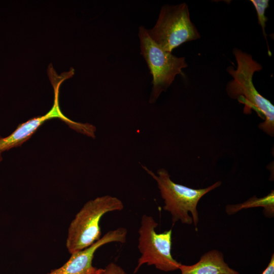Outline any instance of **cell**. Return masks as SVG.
<instances>
[{"mask_svg":"<svg viewBox=\"0 0 274 274\" xmlns=\"http://www.w3.org/2000/svg\"><path fill=\"white\" fill-rule=\"evenodd\" d=\"M122 201L106 195L87 201L76 215L68 229L66 247L71 254L88 248L101 237L99 222L106 213L123 210Z\"/></svg>","mask_w":274,"mask_h":274,"instance_id":"3957f363","label":"cell"},{"mask_svg":"<svg viewBox=\"0 0 274 274\" xmlns=\"http://www.w3.org/2000/svg\"><path fill=\"white\" fill-rule=\"evenodd\" d=\"M255 207H262L265 216L273 217L274 216V191L272 190L266 196L258 198L255 195L247 201L236 204L227 205L225 208L226 213L233 215L237 212L246 209Z\"/></svg>","mask_w":274,"mask_h":274,"instance_id":"30bf717a","label":"cell"},{"mask_svg":"<svg viewBox=\"0 0 274 274\" xmlns=\"http://www.w3.org/2000/svg\"><path fill=\"white\" fill-rule=\"evenodd\" d=\"M147 31L156 44L169 52L185 42L200 38L185 3L162 6L155 24Z\"/></svg>","mask_w":274,"mask_h":274,"instance_id":"5b68a950","label":"cell"},{"mask_svg":"<svg viewBox=\"0 0 274 274\" xmlns=\"http://www.w3.org/2000/svg\"><path fill=\"white\" fill-rule=\"evenodd\" d=\"M144 169L154 179L164 200V210L172 215L173 224L180 220L183 224H191L193 222L196 227L199 221L197 210L200 198L209 192L220 186L221 181L201 189H193L173 181L168 172L164 168L157 171V175L142 165Z\"/></svg>","mask_w":274,"mask_h":274,"instance_id":"7a4b0ae2","label":"cell"},{"mask_svg":"<svg viewBox=\"0 0 274 274\" xmlns=\"http://www.w3.org/2000/svg\"><path fill=\"white\" fill-rule=\"evenodd\" d=\"M103 274H127V273L120 266L112 262L104 269Z\"/></svg>","mask_w":274,"mask_h":274,"instance_id":"7c38bea8","label":"cell"},{"mask_svg":"<svg viewBox=\"0 0 274 274\" xmlns=\"http://www.w3.org/2000/svg\"><path fill=\"white\" fill-rule=\"evenodd\" d=\"M262 274H274V255L272 254L270 260Z\"/></svg>","mask_w":274,"mask_h":274,"instance_id":"4fadbf2b","label":"cell"},{"mask_svg":"<svg viewBox=\"0 0 274 274\" xmlns=\"http://www.w3.org/2000/svg\"><path fill=\"white\" fill-rule=\"evenodd\" d=\"M1 153H2L0 152V161L2 160V156H1Z\"/></svg>","mask_w":274,"mask_h":274,"instance_id":"9a60e30c","label":"cell"},{"mask_svg":"<svg viewBox=\"0 0 274 274\" xmlns=\"http://www.w3.org/2000/svg\"><path fill=\"white\" fill-rule=\"evenodd\" d=\"M58 91L55 90L54 102L52 109L45 115L35 117L18 126L16 129L6 138L0 137V152L20 146L29 139L45 121L52 118H59L77 131L91 138H95L96 128L88 123L73 121L61 113L58 104Z\"/></svg>","mask_w":274,"mask_h":274,"instance_id":"52a82bcc","label":"cell"},{"mask_svg":"<svg viewBox=\"0 0 274 274\" xmlns=\"http://www.w3.org/2000/svg\"><path fill=\"white\" fill-rule=\"evenodd\" d=\"M179 269L181 274H240L229 266L224 261L222 253L217 250L205 253L193 265L181 264Z\"/></svg>","mask_w":274,"mask_h":274,"instance_id":"9c48e42d","label":"cell"},{"mask_svg":"<svg viewBox=\"0 0 274 274\" xmlns=\"http://www.w3.org/2000/svg\"><path fill=\"white\" fill-rule=\"evenodd\" d=\"M138 36L141 54L153 77L149 102L154 104L171 85L176 76L182 74L187 64L185 57L176 56L160 48L152 40L144 26L139 27Z\"/></svg>","mask_w":274,"mask_h":274,"instance_id":"277c9868","label":"cell"},{"mask_svg":"<svg viewBox=\"0 0 274 274\" xmlns=\"http://www.w3.org/2000/svg\"><path fill=\"white\" fill-rule=\"evenodd\" d=\"M104 271V269L100 268L99 270L97 272L93 274H103Z\"/></svg>","mask_w":274,"mask_h":274,"instance_id":"5bb4252c","label":"cell"},{"mask_svg":"<svg viewBox=\"0 0 274 274\" xmlns=\"http://www.w3.org/2000/svg\"><path fill=\"white\" fill-rule=\"evenodd\" d=\"M127 231L124 227L110 230L90 247L71 254L68 261L62 266L54 269L48 274H93L100 268L92 265V260L96 251L108 243H125Z\"/></svg>","mask_w":274,"mask_h":274,"instance_id":"ba28073f","label":"cell"},{"mask_svg":"<svg viewBox=\"0 0 274 274\" xmlns=\"http://www.w3.org/2000/svg\"><path fill=\"white\" fill-rule=\"evenodd\" d=\"M233 53L237 62V68L229 66L228 73L233 79L226 85V92L231 98L245 104L244 113L253 109L264 121L259 124V128L270 136L274 135V106L256 90L253 82L256 72L262 69V65L253 59L252 55L234 48Z\"/></svg>","mask_w":274,"mask_h":274,"instance_id":"6da1fadb","label":"cell"},{"mask_svg":"<svg viewBox=\"0 0 274 274\" xmlns=\"http://www.w3.org/2000/svg\"><path fill=\"white\" fill-rule=\"evenodd\" d=\"M158 223L150 216L142 217L139 230L138 248L141 254L134 270L136 273L144 264L154 265L160 270L168 272L179 269L181 263L172 255V230L157 233L155 228Z\"/></svg>","mask_w":274,"mask_h":274,"instance_id":"8992f818","label":"cell"},{"mask_svg":"<svg viewBox=\"0 0 274 274\" xmlns=\"http://www.w3.org/2000/svg\"><path fill=\"white\" fill-rule=\"evenodd\" d=\"M251 3L254 5L257 14L259 24L260 25L263 36L267 44L266 34L265 32L266 22L268 20L265 16V10L268 7L269 1L268 0H251ZM268 46V45H267Z\"/></svg>","mask_w":274,"mask_h":274,"instance_id":"8fae6325","label":"cell"}]
</instances>
